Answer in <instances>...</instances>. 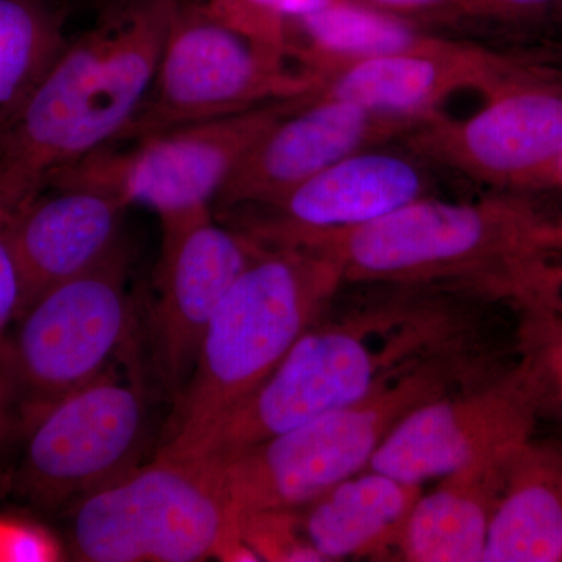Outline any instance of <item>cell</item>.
<instances>
[{
	"label": "cell",
	"instance_id": "obj_1",
	"mask_svg": "<svg viewBox=\"0 0 562 562\" xmlns=\"http://www.w3.org/2000/svg\"><path fill=\"white\" fill-rule=\"evenodd\" d=\"M314 322L251 394L209 431L188 457L222 461L303 422L368 397L422 360L464 346L457 306L430 286Z\"/></svg>",
	"mask_w": 562,
	"mask_h": 562
},
{
	"label": "cell",
	"instance_id": "obj_2",
	"mask_svg": "<svg viewBox=\"0 0 562 562\" xmlns=\"http://www.w3.org/2000/svg\"><path fill=\"white\" fill-rule=\"evenodd\" d=\"M180 0H124L69 41L0 131V198L21 205L52 173L114 143L147 98Z\"/></svg>",
	"mask_w": 562,
	"mask_h": 562
},
{
	"label": "cell",
	"instance_id": "obj_3",
	"mask_svg": "<svg viewBox=\"0 0 562 562\" xmlns=\"http://www.w3.org/2000/svg\"><path fill=\"white\" fill-rule=\"evenodd\" d=\"M346 283L319 250L265 246L222 299L158 452L190 453L319 321Z\"/></svg>",
	"mask_w": 562,
	"mask_h": 562
},
{
	"label": "cell",
	"instance_id": "obj_4",
	"mask_svg": "<svg viewBox=\"0 0 562 562\" xmlns=\"http://www.w3.org/2000/svg\"><path fill=\"white\" fill-rule=\"evenodd\" d=\"M465 346L422 360L368 397L246 447L220 465L239 524L251 514L292 512L368 468L414 408L483 376Z\"/></svg>",
	"mask_w": 562,
	"mask_h": 562
},
{
	"label": "cell",
	"instance_id": "obj_5",
	"mask_svg": "<svg viewBox=\"0 0 562 562\" xmlns=\"http://www.w3.org/2000/svg\"><path fill=\"white\" fill-rule=\"evenodd\" d=\"M536 214L538 206L520 192L472 202L425 195L368 224L286 246L328 255L346 283L431 288L461 281L502 299L509 271L532 251Z\"/></svg>",
	"mask_w": 562,
	"mask_h": 562
},
{
	"label": "cell",
	"instance_id": "obj_6",
	"mask_svg": "<svg viewBox=\"0 0 562 562\" xmlns=\"http://www.w3.org/2000/svg\"><path fill=\"white\" fill-rule=\"evenodd\" d=\"M74 557L90 562L250 560L216 461L158 452L74 503Z\"/></svg>",
	"mask_w": 562,
	"mask_h": 562
},
{
	"label": "cell",
	"instance_id": "obj_7",
	"mask_svg": "<svg viewBox=\"0 0 562 562\" xmlns=\"http://www.w3.org/2000/svg\"><path fill=\"white\" fill-rule=\"evenodd\" d=\"M124 243L76 279L40 295L0 342L2 428L21 432L52 405L101 376L132 331Z\"/></svg>",
	"mask_w": 562,
	"mask_h": 562
},
{
	"label": "cell",
	"instance_id": "obj_8",
	"mask_svg": "<svg viewBox=\"0 0 562 562\" xmlns=\"http://www.w3.org/2000/svg\"><path fill=\"white\" fill-rule=\"evenodd\" d=\"M292 61L290 50L233 27L206 5L180 2L147 98L111 144L313 98L319 83Z\"/></svg>",
	"mask_w": 562,
	"mask_h": 562
},
{
	"label": "cell",
	"instance_id": "obj_9",
	"mask_svg": "<svg viewBox=\"0 0 562 562\" xmlns=\"http://www.w3.org/2000/svg\"><path fill=\"white\" fill-rule=\"evenodd\" d=\"M303 101L277 102L110 144L52 173L46 184H76L143 205L162 217L213 209L244 157Z\"/></svg>",
	"mask_w": 562,
	"mask_h": 562
},
{
	"label": "cell",
	"instance_id": "obj_10",
	"mask_svg": "<svg viewBox=\"0 0 562 562\" xmlns=\"http://www.w3.org/2000/svg\"><path fill=\"white\" fill-rule=\"evenodd\" d=\"M14 491L54 508L80 501L138 468L149 436V402L138 371L114 361L98 379L52 405L22 431Z\"/></svg>",
	"mask_w": 562,
	"mask_h": 562
},
{
	"label": "cell",
	"instance_id": "obj_11",
	"mask_svg": "<svg viewBox=\"0 0 562 562\" xmlns=\"http://www.w3.org/2000/svg\"><path fill=\"white\" fill-rule=\"evenodd\" d=\"M538 397L527 369L487 376L422 403L390 432L369 469L424 484L475 462L512 457L536 435Z\"/></svg>",
	"mask_w": 562,
	"mask_h": 562
},
{
	"label": "cell",
	"instance_id": "obj_12",
	"mask_svg": "<svg viewBox=\"0 0 562 562\" xmlns=\"http://www.w3.org/2000/svg\"><path fill=\"white\" fill-rule=\"evenodd\" d=\"M403 139L424 160L522 194L562 151V76L527 68L472 116L439 114Z\"/></svg>",
	"mask_w": 562,
	"mask_h": 562
},
{
	"label": "cell",
	"instance_id": "obj_13",
	"mask_svg": "<svg viewBox=\"0 0 562 562\" xmlns=\"http://www.w3.org/2000/svg\"><path fill=\"white\" fill-rule=\"evenodd\" d=\"M151 336L158 372L173 402L187 386L217 306L262 244L228 228L213 209L162 217Z\"/></svg>",
	"mask_w": 562,
	"mask_h": 562
},
{
	"label": "cell",
	"instance_id": "obj_14",
	"mask_svg": "<svg viewBox=\"0 0 562 562\" xmlns=\"http://www.w3.org/2000/svg\"><path fill=\"white\" fill-rule=\"evenodd\" d=\"M414 128L357 103L314 95L254 144L214 205L231 211L269 205L336 161L403 139Z\"/></svg>",
	"mask_w": 562,
	"mask_h": 562
},
{
	"label": "cell",
	"instance_id": "obj_15",
	"mask_svg": "<svg viewBox=\"0 0 562 562\" xmlns=\"http://www.w3.org/2000/svg\"><path fill=\"white\" fill-rule=\"evenodd\" d=\"M416 151L383 146L355 151L299 184L279 201L251 209L239 231L265 246H284L368 224L430 194V176Z\"/></svg>",
	"mask_w": 562,
	"mask_h": 562
},
{
	"label": "cell",
	"instance_id": "obj_16",
	"mask_svg": "<svg viewBox=\"0 0 562 562\" xmlns=\"http://www.w3.org/2000/svg\"><path fill=\"white\" fill-rule=\"evenodd\" d=\"M527 68L472 44L457 54L384 55L362 58L322 72L316 95L357 103L376 116L419 127L439 116L457 91L486 94Z\"/></svg>",
	"mask_w": 562,
	"mask_h": 562
},
{
	"label": "cell",
	"instance_id": "obj_17",
	"mask_svg": "<svg viewBox=\"0 0 562 562\" xmlns=\"http://www.w3.org/2000/svg\"><path fill=\"white\" fill-rule=\"evenodd\" d=\"M127 209L110 192L76 184H47L21 203L13 220L21 313L50 288L105 261L122 244Z\"/></svg>",
	"mask_w": 562,
	"mask_h": 562
},
{
	"label": "cell",
	"instance_id": "obj_18",
	"mask_svg": "<svg viewBox=\"0 0 562 562\" xmlns=\"http://www.w3.org/2000/svg\"><path fill=\"white\" fill-rule=\"evenodd\" d=\"M424 484L362 469L301 509L295 528L314 561L398 554L403 532Z\"/></svg>",
	"mask_w": 562,
	"mask_h": 562
},
{
	"label": "cell",
	"instance_id": "obj_19",
	"mask_svg": "<svg viewBox=\"0 0 562 562\" xmlns=\"http://www.w3.org/2000/svg\"><path fill=\"white\" fill-rule=\"evenodd\" d=\"M514 454L475 462L439 479L435 490L422 491L398 547L401 560L483 562Z\"/></svg>",
	"mask_w": 562,
	"mask_h": 562
},
{
	"label": "cell",
	"instance_id": "obj_20",
	"mask_svg": "<svg viewBox=\"0 0 562 562\" xmlns=\"http://www.w3.org/2000/svg\"><path fill=\"white\" fill-rule=\"evenodd\" d=\"M483 562H562V439L535 435L514 454Z\"/></svg>",
	"mask_w": 562,
	"mask_h": 562
},
{
	"label": "cell",
	"instance_id": "obj_21",
	"mask_svg": "<svg viewBox=\"0 0 562 562\" xmlns=\"http://www.w3.org/2000/svg\"><path fill=\"white\" fill-rule=\"evenodd\" d=\"M57 0H0V131L68 46Z\"/></svg>",
	"mask_w": 562,
	"mask_h": 562
},
{
	"label": "cell",
	"instance_id": "obj_22",
	"mask_svg": "<svg viewBox=\"0 0 562 562\" xmlns=\"http://www.w3.org/2000/svg\"><path fill=\"white\" fill-rule=\"evenodd\" d=\"M517 312V353L535 386L539 419L562 424V316L535 306Z\"/></svg>",
	"mask_w": 562,
	"mask_h": 562
},
{
	"label": "cell",
	"instance_id": "obj_23",
	"mask_svg": "<svg viewBox=\"0 0 562 562\" xmlns=\"http://www.w3.org/2000/svg\"><path fill=\"white\" fill-rule=\"evenodd\" d=\"M506 301L562 316V250H535L509 272Z\"/></svg>",
	"mask_w": 562,
	"mask_h": 562
},
{
	"label": "cell",
	"instance_id": "obj_24",
	"mask_svg": "<svg viewBox=\"0 0 562 562\" xmlns=\"http://www.w3.org/2000/svg\"><path fill=\"white\" fill-rule=\"evenodd\" d=\"M458 20L479 21L509 31H561L562 0H461Z\"/></svg>",
	"mask_w": 562,
	"mask_h": 562
},
{
	"label": "cell",
	"instance_id": "obj_25",
	"mask_svg": "<svg viewBox=\"0 0 562 562\" xmlns=\"http://www.w3.org/2000/svg\"><path fill=\"white\" fill-rule=\"evenodd\" d=\"M206 9L254 38L290 50L284 0H210Z\"/></svg>",
	"mask_w": 562,
	"mask_h": 562
},
{
	"label": "cell",
	"instance_id": "obj_26",
	"mask_svg": "<svg viewBox=\"0 0 562 562\" xmlns=\"http://www.w3.org/2000/svg\"><path fill=\"white\" fill-rule=\"evenodd\" d=\"M18 206L0 198V342L22 308V279L13 246V220Z\"/></svg>",
	"mask_w": 562,
	"mask_h": 562
},
{
	"label": "cell",
	"instance_id": "obj_27",
	"mask_svg": "<svg viewBox=\"0 0 562 562\" xmlns=\"http://www.w3.org/2000/svg\"><path fill=\"white\" fill-rule=\"evenodd\" d=\"M373 9L425 24L430 20H458L461 0H362Z\"/></svg>",
	"mask_w": 562,
	"mask_h": 562
},
{
	"label": "cell",
	"instance_id": "obj_28",
	"mask_svg": "<svg viewBox=\"0 0 562 562\" xmlns=\"http://www.w3.org/2000/svg\"><path fill=\"white\" fill-rule=\"evenodd\" d=\"M530 244L532 250H562V209L552 213L538 209Z\"/></svg>",
	"mask_w": 562,
	"mask_h": 562
},
{
	"label": "cell",
	"instance_id": "obj_29",
	"mask_svg": "<svg viewBox=\"0 0 562 562\" xmlns=\"http://www.w3.org/2000/svg\"><path fill=\"white\" fill-rule=\"evenodd\" d=\"M558 191L562 192V151L535 180L528 184L527 192Z\"/></svg>",
	"mask_w": 562,
	"mask_h": 562
},
{
	"label": "cell",
	"instance_id": "obj_30",
	"mask_svg": "<svg viewBox=\"0 0 562 562\" xmlns=\"http://www.w3.org/2000/svg\"><path fill=\"white\" fill-rule=\"evenodd\" d=\"M336 0H284L283 16L286 25L290 22L306 16V14L316 13L325 7L331 5Z\"/></svg>",
	"mask_w": 562,
	"mask_h": 562
},
{
	"label": "cell",
	"instance_id": "obj_31",
	"mask_svg": "<svg viewBox=\"0 0 562 562\" xmlns=\"http://www.w3.org/2000/svg\"><path fill=\"white\" fill-rule=\"evenodd\" d=\"M0 430H2V397H0Z\"/></svg>",
	"mask_w": 562,
	"mask_h": 562
},
{
	"label": "cell",
	"instance_id": "obj_32",
	"mask_svg": "<svg viewBox=\"0 0 562 562\" xmlns=\"http://www.w3.org/2000/svg\"><path fill=\"white\" fill-rule=\"evenodd\" d=\"M561 32H562V29H561Z\"/></svg>",
	"mask_w": 562,
	"mask_h": 562
}]
</instances>
